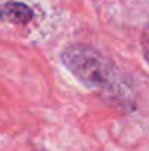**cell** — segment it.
I'll list each match as a JSON object with an SVG mask.
<instances>
[{
  "instance_id": "6da1fadb",
  "label": "cell",
  "mask_w": 149,
  "mask_h": 151,
  "mask_svg": "<svg viewBox=\"0 0 149 151\" xmlns=\"http://www.w3.org/2000/svg\"><path fill=\"white\" fill-rule=\"evenodd\" d=\"M66 69L86 88H110L115 81L114 65L98 50L86 44H73L61 53Z\"/></svg>"
},
{
  "instance_id": "7a4b0ae2",
  "label": "cell",
  "mask_w": 149,
  "mask_h": 151,
  "mask_svg": "<svg viewBox=\"0 0 149 151\" xmlns=\"http://www.w3.org/2000/svg\"><path fill=\"white\" fill-rule=\"evenodd\" d=\"M34 18L32 9L21 1H6L0 4V21L13 25L29 24Z\"/></svg>"
}]
</instances>
